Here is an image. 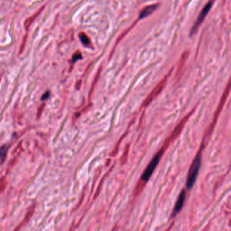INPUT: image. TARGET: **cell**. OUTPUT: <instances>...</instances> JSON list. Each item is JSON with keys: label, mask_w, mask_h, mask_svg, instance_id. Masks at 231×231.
<instances>
[{"label": "cell", "mask_w": 231, "mask_h": 231, "mask_svg": "<svg viewBox=\"0 0 231 231\" xmlns=\"http://www.w3.org/2000/svg\"><path fill=\"white\" fill-rule=\"evenodd\" d=\"M201 163V156L200 153L197 155L195 159L193 161L191 166H190L188 178L186 181V188L188 190L191 189V188L194 186L195 182L197 180L199 171L200 166Z\"/></svg>", "instance_id": "cell-1"}, {"label": "cell", "mask_w": 231, "mask_h": 231, "mask_svg": "<svg viewBox=\"0 0 231 231\" xmlns=\"http://www.w3.org/2000/svg\"><path fill=\"white\" fill-rule=\"evenodd\" d=\"M163 152H164V149H161L159 152L155 155V157H153V159L151 160V162H150L149 165L147 166L146 170H144L141 178V181L143 182L144 184L146 183L149 178H150V176H151L153 171H154L155 168H156V166L157 165L158 163H159L161 157H162Z\"/></svg>", "instance_id": "cell-2"}, {"label": "cell", "mask_w": 231, "mask_h": 231, "mask_svg": "<svg viewBox=\"0 0 231 231\" xmlns=\"http://www.w3.org/2000/svg\"><path fill=\"white\" fill-rule=\"evenodd\" d=\"M212 2H209L208 4H207L205 7L203 8V10H201V12H200L199 15L198 16V18L197 20H196V22L195 23L194 26H192V30H191V32H190V33H191V35H193L195 33V32L197 31V29L199 28V26L201 25V24L203 23V20L205 19V18L206 17V15L208 14V12H209V10H210L212 6Z\"/></svg>", "instance_id": "cell-3"}, {"label": "cell", "mask_w": 231, "mask_h": 231, "mask_svg": "<svg viewBox=\"0 0 231 231\" xmlns=\"http://www.w3.org/2000/svg\"><path fill=\"white\" fill-rule=\"evenodd\" d=\"M185 198H186V190L183 189L181 191L178 200H177L175 207H174V212H173V216H175L176 214H177L178 212L180 211V210L183 207L184 201H185Z\"/></svg>", "instance_id": "cell-4"}, {"label": "cell", "mask_w": 231, "mask_h": 231, "mask_svg": "<svg viewBox=\"0 0 231 231\" xmlns=\"http://www.w3.org/2000/svg\"><path fill=\"white\" fill-rule=\"evenodd\" d=\"M166 80H167V77H165V78L163 79L162 81L159 84L157 85L156 88H155V89L153 90V91L151 92V94H150L149 97L147 98L146 101H145V103H146V104H148L149 103H150V102H151V100H152L153 98H154L155 97H156V96L158 94H159V93L161 92V91L162 90L163 87H164V85H165V83H166Z\"/></svg>", "instance_id": "cell-5"}, {"label": "cell", "mask_w": 231, "mask_h": 231, "mask_svg": "<svg viewBox=\"0 0 231 231\" xmlns=\"http://www.w3.org/2000/svg\"><path fill=\"white\" fill-rule=\"evenodd\" d=\"M157 8H158L157 4L150 5V6H146V8H144L141 11L140 14V16H139L140 18L142 19V18L147 17L148 16H149L151 14H152L153 12H154L155 10H156Z\"/></svg>", "instance_id": "cell-6"}, {"label": "cell", "mask_w": 231, "mask_h": 231, "mask_svg": "<svg viewBox=\"0 0 231 231\" xmlns=\"http://www.w3.org/2000/svg\"><path fill=\"white\" fill-rule=\"evenodd\" d=\"M79 38L81 39V42L85 46H90V40L86 35L84 33H81L79 34Z\"/></svg>", "instance_id": "cell-7"}, {"label": "cell", "mask_w": 231, "mask_h": 231, "mask_svg": "<svg viewBox=\"0 0 231 231\" xmlns=\"http://www.w3.org/2000/svg\"><path fill=\"white\" fill-rule=\"evenodd\" d=\"M8 151V147L6 145H4L1 148H0V158H1L2 161H4L6 158V154Z\"/></svg>", "instance_id": "cell-8"}, {"label": "cell", "mask_w": 231, "mask_h": 231, "mask_svg": "<svg viewBox=\"0 0 231 231\" xmlns=\"http://www.w3.org/2000/svg\"><path fill=\"white\" fill-rule=\"evenodd\" d=\"M6 180H5L4 178L0 180V193L4 190L5 187H6Z\"/></svg>", "instance_id": "cell-9"}, {"label": "cell", "mask_w": 231, "mask_h": 231, "mask_svg": "<svg viewBox=\"0 0 231 231\" xmlns=\"http://www.w3.org/2000/svg\"><path fill=\"white\" fill-rule=\"evenodd\" d=\"M79 58H82V56H81V54H80V52H77L76 54H75L73 57H72V62L75 63V61L77 60Z\"/></svg>", "instance_id": "cell-10"}, {"label": "cell", "mask_w": 231, "mask_h": 231, "mask_svg": "<svg viewBox=\"0 0 231 231\" xmlns=\"http://www.w3.org/2000/svg\"><path fill=\"white\" fill-rule=\"evenodd\" d=\"M48 95H49V92H46V94H45V95H44V96L42 97V100L43 99H45L46 98L48 97Z\"/></svg>", "instance_id": "cell-11"}]
</instances>
